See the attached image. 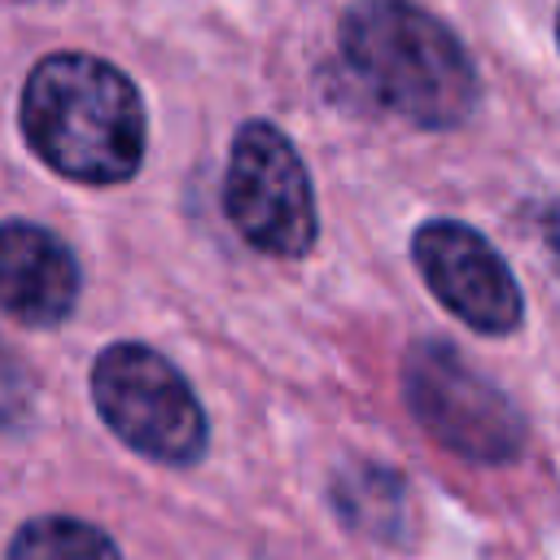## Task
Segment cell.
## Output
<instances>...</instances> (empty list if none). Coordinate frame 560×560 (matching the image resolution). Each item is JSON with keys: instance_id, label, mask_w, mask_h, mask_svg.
<instances>
[{"instance_id": "ba28073f", "label": "cell", "mask_w": 560, "mask_h": 560, "mask_svg": "<svg viewBox=\"0 0 560 560\" xmlns=\"http://www.w3.org/2000/svg\"><path fill=\"white\" fill-rule=\"evenodd\" d=\"M332 512L337 521L372 542H402L411 534V499L407 481L372 459H350L332 477Z\"/></svg>"}, {"instance_id": "30bf717a", "label": "cell", "mask_w": 560, "mask_h": 560, "mask_svg": "<svg viewBox=\"0 0 560 560\" xmlns=\"http://www.w3.org/2000/svg\"><path fill=\"white\" fill-rule=\"evenodd\" d=\"M31 376L22 368V359L0 341V429H22L31 420Z\"/></svg>"}, {"instance_id": "9c48e42d", "label": "cell", "mask_w": 560, "mask_h": 560, "mask_svg": "<svg viewBox=\"0 0 560 560\" xmlns=\"http://www.w3.org/2000/svg\"><path fill=\"white\" fill-rule=\"evenodd\" d=\"M9 560H122L114 538L79 516H31L13 542Z\"/></svg>"}, {"instance_id": "52a82bcc", "label": "cell", "mask_w": 560, "mask_h": 560, "mask_svg": "<svg viewBox=\"0 0 560 560\" xmlns=\"http://www.w3.org/2000/svg\"><path fill=\"white\" fill-rule=\"evenodd\" d=\"M79 298V262L70 245L31 223H0V311L26 328H52L74 311Z\"/></svg>"}, {"instance_id": "7a4b0ae2", "label": "cell", "mask_w": 560, "mask_h": 560, "mask_svg": "<svg viewBox=\"0 0 560 560\" xmlns=\"http://www.w3.org/2000/svg\"><path fill=\"white\" fill-rule=\"evenodd\" d=\"M350 74L416 127H455L477 105V66L455 31L411 0H359L337 26Z\"/></svg>"}, {"instance_id": "3957f363", "label": "cell", "mask_w": 560, "mask_h": 560, "mask_svg": "<svg viewBox=\"0 0 560 560\" xmlns=\"http://www.w3.org/2000/svg\"><path fill=\"white\" fill-rule=\"evenodd\" d=\"M92 398L114 438L153 464L188 468L206 455V411L184 372L140 341H114L96 354Z\"/></svg>"}, {"instance_id": "5b68a950", "label": "cell", "mask_w": 560, "mask_h": 560, "mask_svg": "<svg viewBox=\"0 0 560 560\" xmlns=\"http://www.w3.org/2000/svg\"><path fill=\"white\" fill-rule=\"evenodd\" d=\"M223 210L258 254L306 258L315 249L319 210L311 175L280 127L254 118L232 136Z\"/></svg>"}, {"instance_id": "277c9868", "label": "cell", "mask_w": 560, "mask_h": 560, "mask_svg": "<svg viewBox=\"0 0 560 560\" xmlns=\"http://www.w3.org/2000/svg\"><path fill=\"white\" fill-rule=\"evenodd\" d=\"M402 398L416 424L472 464H508L525 451V416L455 346L416 341L402 359Z\"/></svg>"}, {"instance_id": "6da1fadb", "label": "cell", "mask_w": 560, "mask_h": 560, "mask_svg": "<svg viewBox=\"0 0 560 560\" xmlns=\"http://www.w3.org/2000/svg\"><path fill=\"white\" fill-rule=\"evenodd\" d=\"M22 136L44 166L74 184H122L144 158L136 83L92 52H48L22 88Z\"/></svg>"}, {"instance_id": "8992f818", "label": "cell", "mask_w": 560, "mask_h": 560, "mask_svg": "<svg viewBox=\"0 0 560 560\" xmlns=\"http://www.w3.org/2000/svg\"><path fill=\"white\" fill-rule=\"evenodd\" d=\"M411 258L429 293L468 328L508 337L525 319V298L503 254L459 219H429L411 236Z\"/></svg>"}]
</instances>
